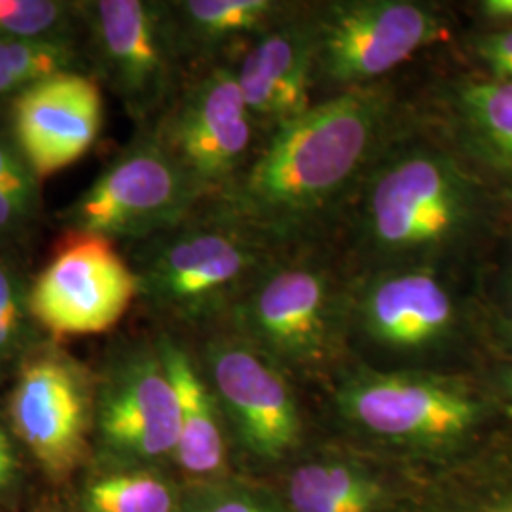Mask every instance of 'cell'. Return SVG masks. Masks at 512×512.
Segmentation results:
<instances>
[{
	"label": "cell",
	"instance_id": "9c48e42d",
	"mask_svg": "<svg viewBox=\"0 0 512 512\" xmlns=\"http://www.w3.org/2000/svg\"><path fill=\"white\" fill-rule=\"evenodd\" d=\"M95 401L92 372L67 351L40 346L19 363L10 420L18 439L55 482L67 480L88 456Z\"/></svg>",
	"mask_w": 512,
	"mask_h": 512
},
{
	"label": "cell",
	"instance_id": "603a6c76",
	"mask_svg": "<svg viewBox=\"0 0 512 512\" xmlns=\"http://www.w3.org/2000/svg\"><path fill=\"white\" fill-rule=\"evenodd\" d=\"M29 319V289L18 270L0 256V366L23 349Z\"/></svg>",
	"mask_w": 512,
	"mask_h": 512
},
{
	"label": "cell",
	"instance_id": "836d02e7",
	"mask_svg": "<svg viewBox=\"0 0 512 512\" xmlns=\"http://www.w3.org/2000/svg\"><path fill=\"white\" fill-rule=\"evenodd\" d=\"M511 336H512V323H511Z\"/></svg>",
	"mask_w": 512,
	"mask_h": 512
},
{
	"label": "cell",
	"instance_id": "2e32d148",
	"mask_svg": "<svg viewBox=\"0 0 512 512\" xmlns=\"http://www.w3.org/2000/svg\"><path fill=\"white\" fill-rule=\"evenodd\" d=\"M239 90L262 135L300 118L313 107L315 48L310 8H293L251 38L236 63Z\"/></svg>",
	"mask_w": 512,
	"mask_h": 512
},
{
	"label": "cell",
	"instance_id": "cb8c5ba5",
	"mask_svg": "<svg viewBox=\"0 0 512 512\" xmlns=\"http://www.w3.org/2000/svg\"><path fill=\"white\" fill-rule=\"evenodd\" d=\"M0 188L40 205V181L19 150L8 120L0 122Z\"/></svg>",
	"mask_w": 512,
	"mask_h": 512
},
{
	"label": "cell",
	"instance_id": "d4e9b609",
	"mask_svg": "<svg viewBox=\"0 0 512 512\" xmlns=\"http://www.w3.org/2000/svg\"><path fill=\"white\" fill-rule=\"evenodd\" d=\"M289 495L296 512H353L330 492L323 465L298 469L291 478Z\"/></svg>",
	"mask_w": 512,
	"mask_h": 512
},
{
	"label": "cell",
	"instance_id": "8fae6325",
	"mask_svg": "<svg viewBox=\"0 0 512 512\" xmlns=\"http://www.w3.org/2000/svg\"><path fill=\"white\" fill-rule=\"evenodd\" d=\"M461 317L448 270L391 268L348 279L346 321L380 348L414 353L444 342Z\"/></svg>",
	"mask_w": 512,
	"mask_h": 512
},
{
	"label": "cell",
	"instance_id": "8992f818",
	"mask_svg": "<svg viewBox=\"0 0 512 512\" xmlns=\"http://www.w3.org/2000/svg\"><path fill=\"white\" fill-rule=\"evenodd\" d=\"M202 194L152 135L139 137L63 213L71 232L145 241L188 219Z\"/></svg>",
	"mask_w": 512,
	"mask_h": 512
},
{
	"label": "cell",
	"instance_id": "ba28073f",
	"mask_svg": "<svg viewBox=\"0 0 512 512\" xmlns=\"http://www.w3.org/2000/svg\"><path fill=\"white\" fill-rule=\"evenodd\" d=\"M93 57L129 114L162 116L181 90L183 46L167 2L97 0L78 4Z\"/></svg>",
	"mask_w": 512,
	"mask_h": 512
},
{
	"label": "cell",
	"instance_id": "3957f363",
	"mask_svg": "<svg viewBox=\"0 0 512 512\" xmlns=\"http://www.w3.org/2000/svg\"><path fill=\"white\" fill-rule=\"evenodd\" d=\"M207 205L175 228L139 241L129 262L139 298L179 321L232 313L256 277L283 251L219 202Z\"/></svg>",
	"mask_w": 512,
	"mask_h": 512
},
{
	"label": "cell",
	"instance_id": "277c9868",
	"mask_svg": "<svg viewBox=\"0 0 512 512\" xmlns=\"http://www.w3.org/2000/svg\"><path fill=\"white\" fill-rule=\"evenodd\" d=\"M310 19L315 90L325 97L380 84L448 31L440 6L421 0H332Z\"/></svg>",
	"mask_w": 512,
	"mask_h": 512
},
{
	"label": "cell",
	"instance_id": "d6a6232c",
	"mask_svg": "<svg viewBox=\"0 0 512 512\" xmlns=\"http://www.w3.org/2000/svg\"><path fill=\"white\" fill-rule=\"evenodd\" d=\"M507 389H509V395H511L512 399V376L509 378V384H507Z\"/></svg>",
	"mask_w": 512,
	"mask_h": 512
},
{
	"label": "cell",
	"instance_id": "1f68e13d",
	"mask_svg": "<svg viewBox=\"0 0 512 512\" xmlns=\"http://www.w3.org/2000/svg\"><path fill=\"white\" fill-rule=\"evenodd\" d=\"M507 287H509V293L512 296V262L511 266H509V272H507Z\"/></svg>",
	"mask_w": 512,
	"mask_h": 512
},
{
	"label": "cell",
	"instance_id": "6da1fadb",
	"mask_svg": "<svg viewBox=\"0 0 512 512\" xmlns=\"http://www.w3.org/2000/svg\"><path fill=\"white\" fill-rule=\"evenodd\" d=\"M399 118L397 97L382 84L325 97L270 133L213 202L279 249L306 245L403 131Z\"/></svg>",
	"mask_w": 512,
	"mask_h": 512
},
{
	"label": "cell",
	"instance_id": "7402d4cb",
	"mask_svg": "<svg viewBox=\"0 0 512 512\" xmlns=\"http://www.w3.org/2000/svg\"><path fill=\"white\" fill-rule=\"evenodd\" d=\"M78 4L57 0H0V37L65 38Z\"/></svg>",
	"mask_w": 512,
	"mask_h": 512
},
{
	"label": "cell",
	"instance_id": "4316f807",
	"mask_svg": "<svg viewBox=\"0 0 512 512\" xmlns=\"http://www.w3.org/2000/svg\"><path fill=\"white\" fill-rule=\"evenodd\" d=\"M38 205L0 188V241L18 238L37 215Z\"/></svg>",
	"mask_w": 512,
	"mask_h": 512
},
{
	"label": "cell",
	"instance_id": "f1b7e54d",
	"mask_svg": "<svg viewBox=\"0 0 512 512\" xmlns=\"http://www.w3.org/2000/svg\"><path fill=\"white\" fill-rule=\"evenodd\" d=\"M190 512H264L238 497H207L192 505Z\"/></svg>",
	"mask_w": 512,
	"mask_h": 512
},
{
	"label": "cell",
	"instance_id": "83f0119b",
	"mask_svg": "<svg viewBox=\"0 0 512 512\" xmlns=\"http://www.w3.org/2000/svg\"><path fill=\"white\" fill-rule=\"evenodd\" d=\"M476 12L497 29L512 27V0H482L476 4Z\"/></svg>",
	"mask_w": 512,
	"mask_h": 512
},
{
	"label": "cell",
	"instance_id": "52a82bcc",
	"mask_svg": "<svg viewBox=\"0 0 512 512\" xmlns=\"http://www.w3.org/2000/svg\"><path fill=\"white\" fill-rule=\"evenodd\" d=\"M152 135L203 202L222 196L253 160L262 137L239 90L236 63L213 65L181 86Z\"/></svg>",
	"mask_w": 512,
	"mask_h": 512
},
{
	"label": "cell",
	"instance_id": "e0dca14e",
	"mask_svg": "<svg viewBox=\"0 0 512 512\" xmlns=\"http://www.w3.org/2000/svg\"><path fill=\"white\" fill-rule=\"evenodd\" d=\"M444 114L459 156L512 188V80H458Z\"/></svg>",
	"mask_w": 512,
	"mask_h": 512
},
{
	"label": "cell",
	"instance_id": "44dd1931",
	"mask_svg": "<svg viewBox=\"0 0 512 512\" xmlns=\"http://www.w3.org/2000/svg\"><path fill=\"white\" fill-rule=\"evenodd\" d=\"M84 512H173L175 495L150 471H114L97 476L82 492Z\"/></svg>",
	"mask_w": 512,
	"mask_h": 512
},
{
	"label": "cell",
	"instance_id": "f546056e",
	"mask_svg": "<svg viewBox=\"0 0 512 512\" xmlns=\"http://www.w3.org/2000/svg\"><path fill=\"white\" fill-rule=\"evenodd\" d=\"M16 465H18V461H16V454L14 452L0 456V490L12 480L14 471H16Z\"/></svg>",
	"mask_w": 512,
	"mask_h": 512
},
{
	"label": "cell",
	"instance_id": "5bb4252c",
	"mask_svg": "<svg viewBox=\"0 0 512 512\" xmlns=\"http://www.w3.org/2000/svg\"><path fill=\"white\" fill-rule=\"evenodd\" d=\"M8 124L38 181L76 164L103 128V93L86 74L42 78L12 97Z\"/></svg>",
	"mask_w": 512,
	"mask_h": 512
},
{
	"label": "cell",
	"instance_id": "5b68a950",
	"mask_svg": "<svg viewBox=\"0 0 512 512\" xmlns=\"http://www.w3.org/2000/svg\"><path fill=\"white\" fill-rule=\"evenodd\" d=\"M346 291L336 268L306 245L279 251L239 298L232 315L258 348L311 363L329 348L330 334L346 321Z\"/></svg>",
	"mask_w": 512,
	"mask_h": 512
},
{
	"label": "cell",
	"instance_id": "ffe728a7",
	"mask_svg": "<svg viewBox=\"0 0 512 512\" xmlns=\"http://www.w3.org/2000/svg\"><path fill=\"white\" fill-rule=\"evenodd\" d=\"M78 63L80 50L69 37H0V99H12L42 78L74 71Z\"/></svg>",
	"mask_w": 512,
	"mask_h": 512
},
{
	"label": "cell",
	"instance_id": "30bf717a",
	"mask_svg": "<svg viewBox=\"0 0 512 512\" xmlns=\"http://www.w3.org/2000/svg\"><path fill=\"white\" fill-rule=\"evenodd\" d=\"M135 298L137 275L114 243L71 232L29 287V310L54 336H88L112 329Z\"/></svg>",
	"mask_w": 512,
	"mask_h": 512
},
{
	"label": "cell",
	"instance_id": "4fadbf2b",
	"mask_svg": "<svg viewBox=\"0 0 512 512\" xmlns=\"http://www.w3.org/2000/svg\"><path fill=\"white\" fill-rule=\"evenodd\" d=\"M344 416L361 429L403 442H446L467 433L480 406L461 387L421 374H363L340 389Z\"/></svg>",
	"mask_w": 512,
	"mask_h": 512
},
{
	"label": "cell",
	"instance_id": "9a60e30c",
	"mask_svg": "<svg viewBox=\"0 0 512 512\" xmlns=\"http://www.w3.org/2000/svg\"><path fill=\"white\" fill-rule=\"evenodd\" d=\"M217 403L260 458L287 454L300 437L293 391L266 355L243 338H220L207 349Z\"/></svg>",
	"mask_w": 512,
	"mask_h": 512
},
{
	"label": "cell",
	"instance_id": "484cf974",
	"mask_svg": "<svg viewBox=\"0 0 512 512\" xmlns=\"http://www.w3.org/2000/svg\"><path fill=\"white\" fill-rule=\"evenodd\" d=\"M469 50L490 80H512V27L476 33Z\"/></svg>",
	"mask_w": 512,
	"mask_h": 512
},
{
	"label": "cell",
	"instance_id": "4dcf8cb0",
	"mask_svg": "<svg viewBox=\"0 0 512 512\" xmlns=\"http://www.w3.org/2000/svg\"><path fill=\"white\" fill-rule=\"evenodd\" d=\"M10 452H14V446H12V442L8 439L6 431L0 427V454H10Z\"/></svg>",
	"mask_w": 512,
	"mask_h": 512
},
{
	"label": "cell",
	"instance_id": "ac0fdd59",
	"mask_svg": "<svg viewBox=\"0 0 512 512\" xmlns=\"http://www.w3.org/2000/svg\"><path fill=\"white\" fill-rule=\"evenodd\" d=\"M156 348L181 408L177 461L192 475H211L224 463V440L215 393L205 384L190 355L173 338L162 336Z\"/></svg>",
	"mask_w": 512,
	"mask_h": 512
},
{
	"label": "cell",
	"instance_id": "e575fe53",
	"mask_svg": "<svg viewBox=\"0 0 512 512\" xmlns=\"http://www.w3.org/2000/svg\"><path fill=\"white\" fill-rule=\"evenodd\" d=\"M509 512H512V511H509Z\"/></svg>",
	"mask_w": 512,
	"mask_h": 512
},
{
	"label": "cell",
	"instance_id": "7c38bea8",
	"mask_svg": "<svg viewBox=\"0 0 512 512\" xmlns=\"http://www.w3.org/2000/svg\"><path fill=\"white\" fill-rule=\"evenodd\" d=\"M95 431L105 454L120 461L175 454L181 408L158 348L122 355L97 382Z\"/></svg>",
	"mask_w": 512,
	"mask_h": 512
},
{
	"label": "cell",
	"instance_id": "7a4b0ae2",
	"mask_svg": "<svg viewBox=\"0 0 512 512\" xmlns=\"http://www.w3.org/2000/svg\"><path fill=\"white\" fill-rule=\"evenodd\" d=\"M357 274L448 270L488 226V200L458 152L401 131L370 165L348 205Z\"/></svg>",
	"mask_w": 512,
	"mask_h": 512
},
{
	"label": "cell",
	"instance_id": "d6986e66",
	"mask_svg": "<svg viewBox=\"0 0 512 512\" xmlns=\"http://www.w3.org/2000/svg\"><path fill=\"white\" fill-rule=\"evenodd\" d=\"M167 4L184 55L215 52L241 38H255L294 6L281 0H183Z\"/></svg>",
	"mask_w": 512,
	"mask_h": 512
}]
</instances>
